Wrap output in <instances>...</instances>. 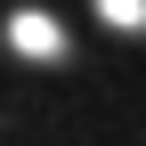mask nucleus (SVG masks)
Wrapping results in <instances>:
<instances>
[{
  "mask_svg": "<svg viewBox=\"0 0 146 146\" xmlns=\"http://www.w3.org/2000/svg\"><path fill=\"white\" fill-rule=\"evenodd\" d=\"M8 41L25 49V57H65V33H57V16H41V8L8 16Z\"/></svg>",
  "mask_w": 146,
  "mask_h": 146,
  "instance_id": "nucleus-1",
  "label": "nucleus"
},
{
  "mask_svg": "<svg viewBox=\"0 0 146 146\" xmlns=\"http://www.w3.org/2000/svg\"><path fill=\"white\" fill-rule=\"evenodd\" d=\"M98 16L122 25V33H138V25H146V0H98Z\"/></svg>",
  "mask_w": 146,
  "mask_h": 146,
  "instance_id": "nucleus-2",
  "label": "nucleus"
}]
</instances>
